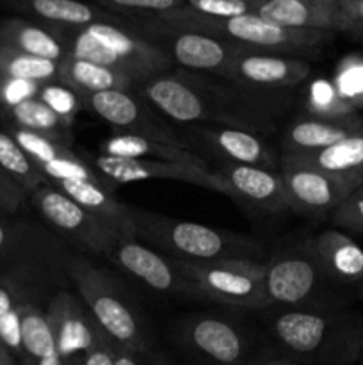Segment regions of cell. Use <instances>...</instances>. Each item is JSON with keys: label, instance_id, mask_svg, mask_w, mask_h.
<instances>
[{"label": "cell", "instance_id": "cell-1", "mask_svg": "<svg viewBox=\"0 0 363 365\" xmlns=\"http://www.w3.org/2000/svg\"><path fill=\"white\" fill-rule=\"evenodd\" d=\"M139 93L167 120L182 125H219L258 135L276 130L274 114L246 98L228 82L205 73L177 70L152 78Z\"/></svg>", "mask_w": 363, "mask_h": 365}, {"label": "cell", "instance_id": "cell-2", "mask_svg": "<svg viewBox=\"0 0 363 365\" xmlns=\"http://www.w3.org/2000/svg\"><path fill=\"white\" fill-rule=\"evenodd\" d=\"M269 346L298 365H354L363 351V309H263Z\"/></svg>", "mask_w": 363, "mask_h": 365}, {"label": "cell", "instance_id": "cell-3", "mask_svg": "<svg viewBox=\"0 0 363 365\" xmlns=\"http://www.w3.org/2000/svg\"><path fill=\"white\" fill-rule=\"evenodd\" d=\"M135 237L171 259L185 262L256 260L262 262L265 248L249 235L209 225L174 220L152 210L128 205Z\"/></svg>", "mask_w": 363, "mask_h": 365}, {"label": "cell", "instance_id": "cell-4", "mask_svg": "<svg viewBox=\"0 0 363 365\" xmlns=\"http://www.w3.org/2000/svg\"><path fill=\"white\" fill-rule=\"evenodd\" d=\"M66 273L85 309L114 344L134 351H153L148 321L120 278L75 252L68 260Z\"/></svg>", "mask_w": 363, "mask_h": 365}, {"label": "cell", "instance_id": "cell-5", "mask_svg": "<svg viewBox=\"0 0 363 365\" xmlns=\"http://www.w3.org/2000/svg\"><path fill=\"white\" fill-rule=\"evenodd\" d=\"M153 18L169 27L214 36V38L235 43L242 48L301 57L306 61L308 57L319 53L327 43H331L335 36L331 32L322 31L281 27L273 21L263 20L256 13L235 18H210L189 11L187 7H180V9L169 11V13L157 14Z\"/></svg>", "mask_w": 363, "mask_h": 365}, {"label": "cell", "instance_id": "cell-6", "mask_svg": "<svg viewBox=\"0 0 363 365\" xmlns=\"http://www.w3.org/2000/svg\"><path fill=\"white\" fill-rule=\"evenodd\" d=\"M59 32L66 39L70 56L117 71L130 78L137 88L174 70L169 57L144 36L135 32L128 21L59 29Z\"/></svg>", "mask_w": 363, "mask_h": 365}, {"label": "cell", "instance_id": "cell-7", "mask_svg": "<svg viewBox=\"0 0 363 365\" xmlns=\"http://www.w3.org/2000/svg\"><path fill=\"white\" fill-rule=\"evenodd\" d=\"M267 307L335 309L354 303L335 287L320 267L308 239L280 246L265 262Z\"/></svg>", "mask_w": 363, "mask_h": 365}, {"label": "cell", "instance_id": "cell-8", "mask_svg": "<svg viewBox=\"0 0 363 365\" xmlns=\"http://www.w3.org/2000/svg\"><path fill=\"white\" fill-rule=\"evenodd\" d=\"M312 66L301 57L242 48L231 61L224 82L273 113H280L283 96L305 84Z\"/></svg>", "mask_w": 363, "mask_h": 365}, {"label": "cell", "instance_id": "cell-9", "mask_svg": "<svg viewBox=\"0 0 363 365\" xmlns=\"http://www.w3.org/2000/svg\"><path fill=\"white\" fill-rule=\"evenodd\" d=\"M185 274L194 298L209 299L235 309L263 310L265 299V262L256 260H217L185 262L173 259Z\"/></svg>", "mask_w": 363, "mask_h": 365}, {"label": "cell", "instance_id": "cell-10", "mask_svg": "<svg viewBox=\"0 0 363 365\" xmlns=\"http://www.w3.org/2000/svg\"><path fill=\"white\" fill-rule=\"evenodd\" d=\"M174 342L198 365H241L256 351L244 324L224 314H189L174 324Z\"/></svg>", "mask_w": 363, "mask_h": 365}, {"label": "cell", "instance_id": "cell-11", "mask_svg": "<svg viewBox=\"0 0 363 365\" xmlns=\"http://www.w3.org/2000/svg\"><path fill=\"white\" fill-rule=\"evenodd\" d=\"M128 25L159 46L178 70L223 78L233 57L242 50V46L214 36L164 25L153 16H128Z\"/></svg>", "mask_w": 363, "mask_h": 365}, {"label": "cell", "instance_id": "cell-12", "mask_svg": "<svg viewBox=\"0 0 363 365\" xmlns=\"http://www.w3.org/2000/svg\"><path fill=\"white\" fill-rule=\"evenodd\" d=\"M39 216L50 228L71 246L75 253L107 259L110 250L121 239L120 234L103 221L89 214L53 185H43L28 196Z\"/></svg>", "mask_w": 363, "mask_h": 365}, {"label": "cell", "instance_id": "cell-13", "mask_svg": "<svg viewBox=\"0 0 363 365\" xmlns=\"http://www.w3.org/2000/svg\"><path fill=\"white\" fill-rule=\"evenodd\" d=\"M84 109L105 121L116 132L135 134L169 145L187 146L184 139L173 130L166 118L139 93L134 91H103L82 98Z\"/></svg>", "mask_w": 363, "mask_h": 365}, {"label": "cell", "instance_id": "cell-14", "mask_svg": "<svg viewBox=\"0 0 363 365\" xmlns=\"http://www.w3.org/2000/svg\"><path fill=\"white\" fill-rule=\"evenodd\" d=\"M107 260L148 291L162 296L194 298L187 278L174 260L137 237H121L110 250Z\"/></svg>", "mask_w": 363, "mask_h": 365}, {"label": "cell", "instance_id": "cell-15", "mask_svg": "<svg viewBox=\"0 0 363 365\" xmlns=\"http://www.w3.org/2000/svg\"><path fill=\"white\" fill-rule=\"evenodd\" d=\"M84 159L112 187L146 180H177L228 196L226 185L217 178L212 170H205V168H192L152 159H125V157H110L103 153L84 157Z\"/></svg>", "mask_w": 363, "mask_h": 365}, {"label": "cell", "instance_id": "cell-16", "mask_svg": "<svg viewBox=\"0 0 363 365\" xmlns=\"http://www.w3.org/2000/svg\"><path fill=\"white\" fill-rule=\"evenodd\" d=\"M182 130L184 134L180 138L189 148L196 146L203 152H209L212 157H217L221 163L280 170V155H276L258 134L219 125H185Z\"/></svg>", "mask_w": 363, "mask_h": 365}, {"label": "cell", "instance_id": "cell-17", "mask_svg": "<svg viewBox=\"0 0 363 365\" xmlns=\"http://www.w3.org/2000/svg\"><path fill=\"white\" fill-rule=\"evenodd\" d=\"M57 355L66 365H82L85 351L98 341L102 328L96 324L78 294L60 289L46 303Z\"/></svg>", "mask_w": 363, "mask_h": 365}, {"label": "cell", "instance_id": "cell-18", "mask_svg": "<svg viewBox=\"0 0 363 365\" xmlns=\"http://www.w3.org/2000/svg\"><path fill=\"white\" fill-rule=\"evenodd\" d=\"M212 171L226 185L228 196L241 205L251 207V209L262 210L263 214H273V216L292 212L290 200H288L280 170L219 163V166Z\"/></svg>", "mask_w": 363, "mask_h": 365}, {"label": "cell", "instance_id": "cell-19", "mask_svg": "<svg viewBox=\"0 0 363 365\" xmlns=\"http://www.w3.org/2000/svg\"><path fill=\"white\" fill-rule=\"evenodd\" d=\"M280 173L285 182L292 212L330 220L338 205L356 189V185L322 173L310 166L280 160Z\"/></svg>", "mask_w": 363, "mask_h": 365}, {"label": "cell", "instance_id": "cell-20", "mask_svg": "<svg viewBox=\"0 0 363 365\" xmlns=\"http://www.w3.org/2000/svg\"><path fill=\"white\" fill-rule=\"evenodd\" d=\"M320 267L335 287L358 302L363 292V248L351 235L327 228L308 237Z\"/></svg>", "mask_w": 363, "mask_h": 365}, {"label": "cell", "instance_id": "cell-21", "mask_svg": "<svg viewBox=\"0 0 363 365\" xmlns=\"http://www.w3.org/2000/svg\"><path fill=\"white\" fill-rule=\"evenodd\" d=\"M359 134H363L362 114L345 118H315L305 114L285 128L280 141V157L312 153Z\"/></svg>", "mask_w": 363, "mask_h": 365}, {"label": "cell", "instance_id": "cell-22", "mask_svg": "<svg viewBox=\"0 0 363 365\" xmlns=\"http://www.w3.org/2000/svg\"><path fill=\"white\" fill-rule=\"evenodd\" d=\"M263 20L287 29L344 32L340 0H263L256 11Z\"/></svg>", "mask_w": 363, "mask_h": 365}, {"label": "cell", "instance_id": "cell-23", "mask_svg": "<svg viewBox=\"0 0 363 365\" xmlns=\"http://www.w3.org/2000/svg\"><path fill=\"white\" fill-rule=\"evenodd\" d=\"M13 9L39 24L59 29H82L93 24H127L128 16L107 11L84 0H6Z\"/></svg>", "mask_w": 363, "mask_h": 365}, {"label": "cell", "instance_id": "cell-24", "mask_svg": "<svg viewBox=\"0 0 363 365\" xmlns=\"http://www.w3.org/2000/svg\"><path fill=\"white\" fill-rule=\"evenodd\" d=\"M52 185L89 214L103 221L121 237H135L128 205L117 202L112 185L107 180H66Z\"/></svg>", "mask_w": 363, "mask_h": 365}, {"label": "cell", "instance_id": "cell-25", "mask_svg": "<svg viewBox=\"0 0 363 365\" xmlns=\"http://www.w3.org/2000/svg\"><path fill=\"white\" fill-rule=\"evenodd\" d=\"M0 45L56 63L70 53L59 29L23 18H9L0 24Z\"/></svg>", "mask_w": 363, "mask_h": 365}, {"label": "cell", "instance_id": "cell-26", "mask_svg": "<svg viewBox=\"0 0 363 365\" xmlns=\"http://www.w3.org/2000/svg\"><path fill=\"white\" fill-rule=\"evenodd\" d=\"M100 153L110 157H125V159L164 160V163H177L184 164V166L210 170L201 155L192 152L189 146L169 145V143L155 141V139L141 138L135 134H125V132H116L110 138L103 139L100 143Z\"/></svg>", "mask_w": 363, "mask_h": 365}, {"label": "cell", "instance_id": "cell-27", "mask_svg": "<svg viewBox=\"0 0 363 365\" xmlns=\"http://www.w3.org/2000/svg\"><path fill=\"white\" fill-rule=\"evenodd\" d=\"M280 160L315 168L322 173L356 185L363 184V134L338 141L327 148L294 157H280Z\"/></svg>", "mask_w": 363, "mask_h": 365}, {"label": "cell", "instance_id": "cell-28", "mask_svg": "<svg viewBox=\"0 0 363 365\" xmlns=\"http://www.w3.org/2000/svg\"><path fill=\"white\" fill-rule=\"evenodd\" d=\"M57 82L70 88L80 98L88 95H96V93L114 91V89H121V91L139 89L125 75L109 70L105 66H100L96 63H91V61L77 59L70 53L59 63V78H57Z\"/></svg>", "mask_w": 363, "mask_h": 365}, {"label": "cell", "instance_id": "cell-29", "mask_svg": "<svg viewBox=\"0 0 363 365\" xmlns=\"http://www.w3.org/2000/svg\"><path fill=\"white\" fill-rule=\"evenodd\" d=\"M20 337L21 365L34 364L50 356H59L52 328L46 317V305L41 307L36 299L25 302L20 307Z\"/></svg>", "mask_w": 363, "mask_h": 365}, {"label": "cell", "instance_id": "cell-30", "mask_svg": "<svg viewBox=\"0 0 363 365\" xmlns=\"http://www.w3.org/2000/svg\"><path fill=\"white\" fill-rule=\"evenodd\" d=\"M2 114L9 120V125H13V127L38 132V134L48 135V138L56 139L63 145L73 146V125L57 116L39 98L25 100V102H20Z\"/></svg>", "mask_w": 363, "mask_h": 365}, {"label": "cell", "instance_id": "cell-31", "mask_svg": "<svg viewBox=\"0 0 363 365\" xmlns=\"http://www.w3.org/2000/svg\"><path fill=\"white\" fill-rule=\"evenodd\" d=\"M0 170L27 196L43 185H48L41 170L7 130H0Z\"/></svg>", "mask_w": 363, "mask_h": 365}, {"label": "cell", "instance_id": "cell-32", "mask_svg": "<svg viewBox=\"0 0 363 365\" xmlns=\"http://www.w3.org/2000/svg\"><path fill=\"white\" fill-rule=\"evenodd\" d=\"M0 78L48 84L59 78V63L0 45Z\"/></svg>", "mask_w": 363, "mask_h": 365}, {"label": "cell", "instance_id": "cell-33", "mask_svg": "<svg viewBox=\"0 0 363 365\" xmlns=\"http://www.w3.org/2000/svg\"><path fill=\"white\" fill-rule=\"evenodd\" d=\"M305 109L308 116L315 118H345L359 114L354 107L342 98L333 81L317 78L306 89Z\"/></svg>", "mask_w": 363, "mask_h": 365}, {"label": "cell", "instance_id": "cell-34", "mask_svg": "<svg viewBox=\"0 0 363 365\" xmlns=\"http://www.w3.org/2000/svg\"><path fill=\"white\" fill-rule=\"evenodd\" d=\"M338 93L356 110H363V57L349 56L338 66L333 78Z\"/></svg>", "mask_w": 363, "mask_h": 365}, {"label": "cell", "instance_id": "cell-35", "mask_svg": "<svg viewBox=\"0 0 363 365\" xmlns=\"http://www.w3.org/2000/svg\"><path fill=\"white\" fill-rule=\"evenodd\" d=\"M91 4L121 16H157L185 7V0H91Z\"/></svg>", "mask_w": 363, "mask_h": 365}, {"label": "cell", "instance_id": "cell-36", "mask_svg": "<svg viewBox=\"0 0 363 365\" xmlns=\"http://www.w3.org/2000/svg\"><path fill=\"white\" fill-rule=\"evenodd\" d=\"M38 98L41 100L45 106H48L57 116L63 118L64 121L73 125L75 116L80 113V109L84 107L82 98L75 91H71L70 88H66L60 82H48V84H43L39 89Z\"/></svg>", "mask_w": 363, "mask_h": 365}, {"label": "cell", "instance_id": "cell-37", "mask_svg": "<svg viewBox=\"0 0 363 365\" xmlns=\"http://www.w3.org/2000/svg\"><path fill=\"white\" fill-rule=\"evenodd\" d=\"M263 0H185L189 11L210 18H235L258 11Z\"/></svg>", "mask_w": 363, "mask_h": 365}, {"label": "cell", "instance_id": "cell-38", "mask_svg": "<svg viewBox=\"0 0 363 365\" xmlns=\"http://www.w3.org/2000/svg\"><path fill=\"white\" fill-rule=\"evenodd\" d=\"M330 221L333 228L344 234L363 235V184L349 192L347 198L331 214Z\"/></svg>", "mask_w": 363, "mask_h": 365}, {"label": "cell", "instance_id": "cell-39", "mask_svg": "<svg viewBox=\"0 0 363 365\" xmlns=\"http://www.w3.org/2000/svg\"><path fill=\"white\" fill-rule=\"evenodd\" d=\"M43 84L14 78H0V114L25 100L38 98Z\"/></svg>", "mask_w": 363, "mask_h": 365}, {"label": "cell", "instance_id": "cell-40", "mask_svg": "<svg viewBox=\"0 0 363 365\" xmlns=\"http://www.w3.org/2000/svg\"><path fill=\"white\" fill-rule=\"evenodd\" d=\"M28 196L0 170V212L14 214L25 205Z\"/></svg>", "mask_w": 363, "mask_h": 365}, {"label": "cell", "instance_id": "cell-41", "mask_svg": "<svg viewBox=\"0 0 363 365\" xmlns=\"http://www.w3.org/2000/svg\"><path fill=\"white\" fill-rule=\"evenodd\" d=\"M114 359H116V344L110 341L102 331L98 341L85 351L82 365H114Z\"/></svg>", "mask_w": 363, "mask_h": 365}, {"label": "cell", "instance_id": "cell-42", "mask_svg": "<svg viewBox=\"0 0 363 365\" xmlns=\"http://www.w3.org/2000/svg\"><path fill=\"white\" fill-rule=\"evenodd\" d=\"M344 11V34L363 41V0H340Z\"/></svg>", "mask_w": 363, "mask_h": 365}, {"label": "cell", "instance_id": "cell-43", "mask_svg": "<svg viewBox=\"0 0 363 365\" xmlns=\"http://www.w3.org/2000/svg\"><path fill=\"white\" fill-rule=\"evenodd\" d=\"M241 365H298L292 362L290 359H287L285 355H281L280 351H276L274 348H270L269 344L258 348L248 360H244Z\"/></svg>", "mask_w": 363, "mask_h": 365}, {"label": "cell", "instance_id": "cell-44", "mask_svg": "<svg viewBox=\"0 0 363 365\" xmlns=\"http://www.w3.org/2000/svg\"><path fill=\"white\" fill-rule=\"evenodd\" d=\"M152 353H142L134 351V349L121 348L116 344V359H114V365H149L152 362Z\"/></svg>", "mask_w": 363, "mask_h": 365}, {"label": "cell", "instance_id": "cell-45", "mask_svg": "<svg viewBox=\"0 0 363 365\" xmlns=\"http://www.w3.org/2000/svg\"><path fill=\"white\" fill-rule=\"evenodd\" d=\"M0 365H16L14 362V355L0 342Z\"/></svg>", "mask_w": 363, "mask_h": 365}, {"label": "cell", "instance_id": "cell-46", "mask_svg": "<svg viewBox=\"0 0 363 365\" xmlns=\"http://www.w3.org/2000/svg\"><path fill=\"white\" fill-rule=\"evenodd\" d=\"M149 365H177V364H174L173 360L167 359V356H164L162 353H153Z\"/></svg>", "mask_w": 363, "mask_h": 365}, {"label": "cell", "instance_id": "cell-47", "mask_svg": "<svg viewBox=\"0 0 363 365\" xmlns=\"http://www.w3.org/2000/svg\"><path fill=\"white\" fill-rule=\"evenodd\" d=\"M358 302H359V303H362V305H363V292H362V294H359V296H358Z\"/></svg>", "mask_w": 363, "mask_h": 365}, {"label": "cell", "instance_id": "cell-48", "mask_svg": "<svg viewBox=\"0 0 363 365\" xmlns=\"http://www.w3.org/2000/svg\"><path fill=\"white\" fill-rule=\"evenodd\" d=\"M359 364L363 365V351H362V356H359Z\"/></svg>", "mask_w": 363, "mask_h": 365}]
</instances>
